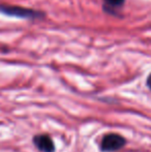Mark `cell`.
<instances>
[{"label":"cell","instance_id":"5","mask_svg":"<svg viewBox=\"0 0 151 152\" xmlns=\"http://www.w3.org/2000/svg\"><path fill=\"white\" fill-rule=\"evenodd\" d=\"M147 85H148V87L151 89V75L148 77V79H147Z\"/></svg>","mask_w":151,"mask_h":152},{"label":"cell","instance_id":"3","mask_svg":"<svg viewBox=\"0 0 151 152\" xmlns=\"http://www.w3.org/2000/svg\"><path fill=\"white\" fill-rule=\"evenodd\" d=\"M34 144L42 152H54L55 146L52 139L47 134H39L34 138Z\"/></svg>","mask_w":151,"mask_h":152},{"label":"cell","instance_id":"2","mask_svg":"<svg viewBox=\"0 0 151 152\" xmlns=\"http://www.w3.org/2000/svg\"><path fill=\"white\" fill-rule=\"evenodd\" d=\"M125 144V140L123 137L117 134H109L103 139L101 149L104 151H115L120 149Z\"/></svg>","mask_w":151,"mask_h":152},{"label":"cell","instance_id":"1","mask_svg":"<svg viewBox=\"0 0 151 152\" xmlns=\"http://www.w3.org/2000/svg\"><path fill=\"white\" fill-rule=\"evenodd\" d=\"M0 12L9 15V16H16L19 18H39L42 15L40 12H35L29 8H23L20 6H9V5H0Z\"/></svg>","mask_w":151,"mask_h":152},{"label":"cell","instance_id":"4","mask_svg":"<svg viewBox=\"0 0 151 152\" xmlns=\"http://www.w3.org/2000/svg\"><path fill=\"white\" fill-rule=\"evenodd\" d=\"M105 1L108 5L112 6V7H118L124 3V0H105Z\"/></svg>","mask_w":151,"mask_h":152}]
</instances>
